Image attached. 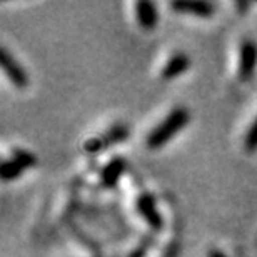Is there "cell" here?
Here are the masks:
<instances>
[{"label":"cell","mask_w":257,"mask_h":257,"mask_svg":"<svg viewBox=\"0 0 257 257\" xmlns=\"http://www.w3.org/2000/svg\"><path fill=\"white\" fill-rule=\"evenodd\" d=\"M0 64H2L4 72L9 75L10 82H12L15 87L24 89V87L29 85V75L25 74L22 67L19 65V62L9 54V50L5 47L0 49Z\"/></svg>","instance_id":"cell-3"},{"label":"cell","mask_w":257,"mask_h":257,"mask_svg":"<svg viewBox=\"0 0 257 257\" xmlns=\"http://www.w3.org/2000/svg\"><path fill=\"white\" fill-rule=\"evenodd\" d=\"M209 257H225L224 254H220L219 250H210L209 252Z\"/></svg>","instance_id":"cell-14"},{"label":"cell","mask_w":257,"mask_h":257,"mask_svg":"<svg viewBox=\"0 0 257 257\" xmlns=\"http://www.w3.org/2000/svg\"><path fill=\"white\" fill-rule=\"evenodd\" d=\"M171 7L181 14H191L202 19H207L214 14V5L209 2H186V0H177V2L171 4Z\"/></svg>","instance_id":"cell-5"},{"label":"cell","mask_w":257,"mask_h":257,"mask_svg":"<svg viewBox=\"0 0 257 257\" xmlns=\"http://www.w3.org/2000/svg\"><path fill=\"white\" fill-rule=\"evenodd\" d=\"M12 159L19 166H22V169H30L37 164V159H35L34 154L24 151V149H12Z\"/></svg>","instance_id":"cell-11"},{"label":"cell","mask_w":257,"mask_h":257,"mask_svg":"<svg viewBox=\"0 0 257 257\" xmlns=\"http://www.w3.org/2000/svg\"><path fill=\"white\" fill-rule=\"evenodd\" d=\"M137 209L139 212L144 219H146V222L151 225L154 229H161L162 227V217L161 214L157 212V207H156V199L152 197L151 194H142L139 195L137 199Z\"/></svg>","instance_id":"cell-4"},{"label":"cell","mask_w":257,"mask_h":257,"mask_svg":"<svg viewBox=\"0 0 257 257\" xmlns=\"http://www.w3.org/2000/svg\"><path fill=\"white\" fill-rule=\"evenodd\" d=\"M124 169H125V161L122 157H114L112 161L107 164V166L102 169V174H100V179H102V184L105 187H115V184L119 182L120 176L124 174Z\"/></svg>","instance_id":"cell-7"},{"label":"cell","mask_w":257,"mask_h":257,"mask_svg":"<svg viewBox=\"0 0 257 257\" xmlns=\"http://www.w3.org/2000/svg\"><path fill=\"white\" fill-rule=\"evenodd\" d=\"M105 147V142H104V139L102 137H94V139H89L85 144H84V149H85V152H89V154H94V152H99L100 149H104Z\"/></svg>","instance_id":"cell-13"},{"label":"cell","mask_w":257,"mask_h":257,"mask_svg":"<svg viewBox=\"0 0 257 257\" xmlns=\"http://www.w3.org/2000/svg\"><path fill=\"white\" fill-rule=\"evenodd\" d=\"M189 64H191V60L186 54L182 52H177L176 55H172L171 59H169V62L166 64L162 70V79H174V77L181 75L182 72H186L189 69Z\"/></svg>","instance_id":"cell-8"},{"label":"cell","mask_w":257,"mask_h":257,"mask_svg":"<svg viewBox=\"0 0 257 257\" xmlns=\"http://www.w3.org/2000/svg\"><path fill=\"white\" fill-rule=\"evenodd\" d=\"M22 171H24L22 166H19L14 159H5L2 162V167H0V177H2V181L9 182V181H14V179L20 177Z\"/></svg>","instance_id":"cell-9"},{"label":"cell","mask_w":257,"mask_h":257,"mask_svg":"<svg viewBox=\"0 0 257 257\" xmlns=\"http://www.w3.org/2000/svg\"><path fill=\"white\" fill-rule=\"evenodd\" d=\"M245 149L249 152L257 151V119L252 122V125L249 127L247 136H245Z\"/></svg>","instance_id":"cell-12"},{"label":"cell","mask_w":257,"mask_h":257,"mask_svg":"<svg viewBox=\"0 0 257 257\" xmlns=\"http://www.w3.org/2000/svg\"><path fill=\"white\" fill-rule=\"evenodd\" d=\"M127 136H128V128L124 124H119V125L112 127L107 134H104L102 139H104L105 146H110V144H117V142L125 141Z\"/></svg>","instance_id":"cell-10"},{"label":"cell","mask_w":257,"mask_h":257,"mask_svg":"<svg viewBox=\"0 0 257 257\" xmlns=\"http://www.w3.org/2000/svg\"><path fill=\"white\" fill-rule=\"evenodd\" d=\"M136 14H137V20L141 24V27L144 30H152L157 25L159 15H157V9L152 2H147V0H142V2L136 4Z\"/></svg>","instance_id":"cell-6"},{"label":"cell","mask_w":257,"mask_h":257,"mask_svg":"<svg viewBox=\"0 0 257 257\" xmlns=\"http://www.w3.org/2000/svg\"><path fill=\"white\" fill-rule=\"evenodd\" d=\"M257 67V44L254 40H244L240 44L239 55V77L242 80H247L254 75Z\"/></svg>","instance_id":"cell-2"},{"label":"cell","mask_w":257,"mask_h":257,"mask_svg":"<svg viewBox=\"0 0 257 257\" xmlns=\"http://www.w3.org/2000/svg\"><path fill=\"white\" fill-rule=\"evenodd\" d=\"M189 122V112L184 107H177L159 124L154 131L149 134L147 146L151 149H159L164 144L169 142L181 128Z\"/></svg>","instance_id":"cell-1"}]
</instances>
